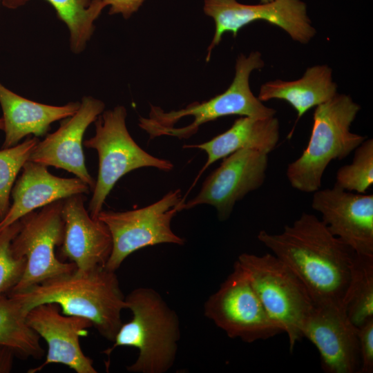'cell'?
Wrapping results in <instances>:
<instances>
[{"mask_svg": "<svg viewBox=\"0 0 373 373\" xmlns=\"http://www.w3.org/2000/svg\"><path fill=\"white\" fill-rule=\"evenodd\" d=\"M203 11L215 23L207 61L224 33L231 32L236 37L242 28L256 21L278 26L294 41L303 44L309 42L316 33L307 15L306 3L301 0H274L256 5L244 4L236 0H204Z\"/></svg>", "mask_w": 373, "mask_h": 373, "instance_id": "cell-11", "label": "cell"}, {"mask_svg": "<svg viewBox=\"0 0 373 373\" xmlns=\"http://www.w3.org/2000/svg\"><path fill=\"white\" fill-rule=\"evenodd\" d=\"M273 1H274V0H260L261 3H267L271 2Z\"/></svg>", "mask_w": 373, "mask_h": 373, "instance_id": "cell-32", "label": "cell"}, {"mask_svg": "<svg viewBox=\"0 0 373 373\" xmlns=\"http://www.w3.org/2000/svg\"><path fill=\"white\" fill-rule=\"evenodd\" d=\"M280 125L275 117L265 118L242 116L224 133L198 144L184 145V148H195L204 151L207 161L198 174L197 180L208 167L220 159L245 148L256 149L269 154L278 144Z\"/></svg>", "mask_w": 373, "mask_h": 373, "instance_id": "cell-20", "label": "cell"}, {"mask_svg": "<svg viewBox=\"0 0 373 373\" xmlns=\"http://www.w3.org/2000/svg\"><path fill=\"white\" fill-rule=\"evenodd\" d=\"M126 109L123 106L104 111L94 122L95 134L83 142L95 149L99 170L88 211L97 218L104 203L117 182L126 173L142 167L170 171L173 164L156 157L142 149L130 135L126 124Z\"/></svg>", "mask_w": 373, "mask_h": 373, "instance_id": "cell-6", "label": "cell"}, {"mask_svg": "<svg viewBox=\"0 0 373 373\" xmlns=\"http://www.w3.org/2000/svg\"><path fill=\"white\" fill-rule=\"evenodd\" d=\"M317 348L326 373H359L361 358L357 327L342 305L314 304L302 331Z\"/></svg>", "mask_w": 373, "mask_h": 373, "instance_id": "cell-13", "label": "cell"}, {"mask_svg": "<svg viewBox=\"0 0 373 373\" xmlns=\"http://www.w3.org/2000/svg\"><path fill=\"white\" fill-rule=\"evenodd\" d=\"M39 141L34 136L0 151V221L10 207V196L15 179Z\"/></svg>", "mask_w": 373, "mask_h": 373, "instance_id": "cell-26", "label": "cell"}, {"mask_svg": "<svg viewBox=\"0 0 373 373\" xmlns=\"http://www.w3.org/2000/svg\"><path fill=\"white\" fill-rule=\"evenodd\" d=\"M26 321L48 344L45 361L28 370L36 373L50 364H62L77 373H97L93 360L82 352L79 338L93 326L88 320L60 314V307L53 303L35 306L28 312Z\"/></svg>", "mask_w": 373, "mask_h": 373, "instance_id": "cell-15", "label": "cell"}, {"mask_svg": "<svg viewBox=\"0 0 373 373\" xmlns=\"http://www.w3.org/2000/svg\"><path fill=\"white\" fill-rule=\"evenodd\" d=\"M3 119L0 118V130H3Z\"/></svg>", "mask_w": 373, "mask_h": 373, "instance_id": "cell-31", "label": "cell"}, {"mask_svg": "<svg viewBox=\"0 0 373 373\" xmlns=\"http://www.w3.org/2000/svg\"><path fill=\"white\" fill-rule=\"evenodd\" d=\"M21 227L20 220L0 231V297L8 295L19 282L26 267V259L14 256L11 242Z\"/></svg>", "mask_w": 373, "mask_h": 373, "instance_id": "cell-27", "label": "cell"}, {"mask_svg": "<svg viewBox=\"0 0 373 373\" xmlns=\"http://www.w3.org/2000/svg\"><path fill=\"white\" fill-rule=\"evenodd\" d=\"M268 154L250 148L222 158L220 165L204 181L199 193L184 204L183 209L200 204L216 208L220 221L231 216L237 202L264 184Z\"/></svg>", "mask_w": 373, "mask_h": 373, "instance_id": "cell-12", "label": "cell"}, {"mask_svg": "<svg viewBox=\"0 0 373 373\" xmlns=\"http://www.w3.org/2000/svg\"><path fill=\"white\" fill-rule=\"evenodd\" d=\"M180 189L170 191L146 207L126 211H102L97 218L107 226L113 242L105 267L115 271L133 252L162 243L182 245L184 239L171 229L174 216L183 210Z\"/></svg>", "mask_w": 373, "mask_h": 373, "instance_id": "cell-8", "label": "cell"}, {"mask_svg": "<svg viewBox=\"0 0 373 373\" xmlns=\"http://www.w3.org/2000/svg\"><path fill=\"white\" fill-rule=\"evenodd\" d=\"M0 104L5 131L2 147L6 149L18 144L27 135H45L52 122L75 113L80 102L59 106L38 103L17 95L0 82Z\"/></svg>", "mask_w": 373, "mask_h": 373, "instance_id": "cell-19", "label": "cell"}, {"mask_svg": "<svg viewBox=\"0 0 373 373\" xmlns=\"http://www.w3.org/2000/svg\"><path fill=\"white\" fill-rule=\"evenodd\" d=\"M29 0H1L3 6L15 9ZM55 9L57 17L70 31L71 50L82 52L95 29L94 21L106 7L102 0H46Z\"/></svg>", "mask_w": 373, "mask_h": 373, "instance_id": "cell-22", "label": "cell"}, {"mask_svg": "<svg viewBox=\"0 0 373 373\" xmlns=\"http://www.w3.org/2000/svg\"><path fill=\"white\" fill-rule=\"evenodd\" d=\"M1 0H0V4H1Z\"/></svg>", "mask_w": 373, "mask_h": 373, "instance_id": "cell-33", "label": "cell"}, {"mask_svg": "<svg viewBox=\"0 0 373 373\" xmlns=\"http://www.w3.org/2000/svg\"><path fill=\"white\" fill-rule=\"evenodd\" d=\"M126 309L133 318L121 325L113 345L104 351L110 356L115 348H137L136 361L126 367L133 373H165L173 365L180 338L176 312L161 295L150 287H138L126 297Z\"/></svg>", "mask_w": 373, "mask_h": 373, "instance_id": "cell-4", "label": "cell"}, {"mask_svg": "<svg viewBox=\"0 0 373 373\" xmlns=\"http://www.w3.org/2000/svg\"><path fill=\"white\" fill-rule=\"evenodd\" d=\"M265 66L261 53L253 51L248 56L240 54L236 59L235 75L228 88L208 101L193 102L184 108L165 112L151 105L148 117H140L139 126L150 139L162 135L187 139L207 122L229 115L259 118L274 116L276 111L265 106L256 97L249 86L252 71Z\"/></svg>", "mask_w": 373, "mask_h": 373, "instance_id": "cell-3", "label": "cell"}, {"mask_svg": "<svg viewBox=\"0 0 373 373\" xmlns=\"http://www.w3.org/2000/svg\"><path fill=\"white\" fill-rule=\"evenodd\" d=\"M90 191L89 186L77 177L55 176L47 166L28 160L12 187V203L0 221V231L37 209L74 195L88 194Z\"/></svg>", "mask_w": 373, "mask_h": 373, "instance_id": "cell-18", "label": "cell"}, {"mask_svg": "<svg viewBox=\"0 0 373 373\" xmlns=\"http://www.w3.org/2000/svg\"><path fill=\"white\" fill-rule=\"evenodd\" d=\"M360 110L350 95L338 93L316 107L308 144L287 168L286 175L294 189L305 193L320 189L329 164L344 159L367 139L350 130Z\"/></svg>", "mask_w": 373, "mask_h": 373, "instance_id": "cell-5", "label": "cell"}, {"mask_svg": "<svg viewBox=\"0 0 373 373\" xmlns=\"http://www.w3.org/2000/svg\"><path fill=\"white\" fill-rule=\"evenodd\" d=\"M373 184V140L366 139L355 150L352 162L338 169L336 186L365 193Z\"/></svg>", "mask_w": 373, "mask_h": 373, "instance_id": "cell-25", "label": "cell"}, {"mask_svg": "<svg viewBox=\"0 0 373 373\" xmlns=\"http://www.w3.org/2000/svg\"><path fill=\"white\" fill-rule=\"evenodd\" d=\"M204 314L229 338L248 343L283 332L267 312L237 261L232 272L204 303Z\"/></svg>", "mask_w": 373, "mask_h": 373, "instance_id": "cell-10", "label": "cell"}, {"mask_svg": "<svg viewBox=\"0 0 373 373\" xmlns=\"http://www.w3.org/2000/svg\"><path fill=\"white\" fill-rule=\"evenodd\" d=\"M342 307L357 328L373 318V256L356 254Z\"/></svg>", "mask_w": 373, "mask_h": 373, "instance_id": "cell-24", "label": "cell"}, {"mask_svg": "<svg viewBox=\"0 0 373 373\" xmlns=\"http://www.w3.org/2000/svg\"><path fill=\"white\" fill-rule=\"evenodd\" d=\"M361 358L359 373L373 372V318L357 328Z\"/></svg>", "mask_w": 373, "mask_h": 373, "instance_id": "cell-28", "label": "cell"}, {"mask_svg": "<svg viewBox=\"0 0 373 373\" xmlns=\"http://www.w3.org/2000/svg\"><path fill=\"white\" fill-rule=\"evenodd\" d=\"M312 207L334 236L357 254L373 256V195L332 189L314 192Z\"/></svg>", "mask_w": 373, "mask_h": 373, "instance_id": "cell-14", "label": "cell"}, {"mask_svg": "<svg viewBox=\"0 0 373 373\" xmlns=\"http://www.w3.org/2000/svg\"><path fill=\"white\" fill-rule=\"evenodd\" d=\"M257 238L298 276L314 304L342 305L356 253L321 220L304 212L281 233L262 230Z\"/></svg>", "mask_w": 373, "mask_h": 373, "instance_id": "cell-1", "label": "cell"}, {"mask_svg": "<svg viewBox=\"0 0 373 373\" xmlns=\"http://www.w3.org/2000/svg\"><path fill=\"white\" fill-rule=\"evenodd\" d=\"M337 88L332 69L326 64H319L307 68L298 79L265 82L260 88L258 98L262 102L273 99L286 101L296 111L297 122L307 111L334 97Z\"/></svg>", "mask_w": 373, "mask_h": 373, "instance_id": "cell-21", "label": "cell"}, {"mask_svg": "<svg viewBox=\"0 0 373 373\" xmlns=\"http://www.w3.org/2000/svg\"><path fill=\"white\" fill-rule=\"evenodd\" d=\"M269 316L287 335L289 350L303 337L304 323L314 303L298 276L273 254L243 253L236 260Z\"/></svg>", "mask_w": 373, "mask_h": 373, "instance_id": "cell-7", "label": "cell"}, {"mask_svg": "<svg viewBox=\"0 0 373 373\" xmlns=\"http://www.w3.org/2000/svg\"><path fill=\"white\" fill-rule=\"evenodd\" d=\"M15 353L5 346H0V373H8L13 366Z\"/></svg>", "mask_w": 373, "mask_h": 373, "instance_id": "cell-30", "label": "cell"}, {"mask_svg": "<svg viewBox=\"0 0 373 373\" xmlns=\"http://www.w3.org/2000/svg\"><path fill=\"white\" fill-rule=\"evenodd\" d=\"M8 296L16 299L26 314L37 305L56 303L63 314L88 320L112 342L122 325V311L126 309L115 271L105 267L87 271L75 269Z\"/></svg>", "mask_w": 373, "mask_h": 373, "instance_id": "cell-2", "label": "cell"}, {"mask_svg": "<svg viewBox=\"0 0 373 373\" xmlns=\"http://www.w3.org/2000/svg\"><path fill=\"white\" fill-rule=\"evenodd\" d=\"M104 108L102 101L84 97L75 113L64 119L55 132L39 141L28 160L72 173L93 191L95 181L85 164L82 140L86 128L104 112Z\"/></svg>", "mask_w": 373, "mask_h": 373, "instance_id": "cell-16", "label": "cell"}, {"mask_svg": "<svg viewBox=\"0 0 373 373\" xmlns=\"http://www.w3.org/2000/svg\"><path fill=\"white\" fill-rule=\"evenodd\" d=\"M84 194L63 200L64 233L61 256L87 271L105 267L113 247L111 233L98 218H93L84 207Z\"/></svg>", "mask_w": 373, "mask_h": 373, "instance_id": "cell-17", "label": "cell"}, {"mask_svg": "<svg viewBox=\"0 0 373 373\" xmlns=\"http://www.w3.org/2000/svg\"><path fill=\"white\" fill-rule=\"evenodd\" d=\"M145 0H102L106 6H109V15L121 14L126 19L137 12Z\"/></svg>", "mask_w": 373, "mask_h": 373, "instance_id": "cell-29", "label": "cell"}, {"mask_svg": "<svg viewBox=\"0 0 373 373\" xmlns=\"http://www.w3.org/2000/svg\"><path fill=\"white\" fill-rule=\"evenodd\" d=\"M26 315L13 297H0V346L8 347L20 358L39 359L44 350L40 345V336L27 324Z\"/></svg>", "mask_w": 373, "mask_h": 373, "instance_id": "cell-23", "label": "cell"}, {"mask_svg": "<svg viewBox=\"0 0 373 373\" xmlns=\"http://www.w3.org/2000/svg\"><path fill=\"white\" fill-rule=\"evenodd\" d=\"M63 200L32 211L20 219L21 227L11 242L17 258L26 259L23 276L9 294L19 293L57 275L76 269L74 263L58 259L55 249L64 239Z\"/></svg>", "mask_w": 373, "mask_h": 373, "instance_id": "cell-9", "label": "cell"}]
</instances>
